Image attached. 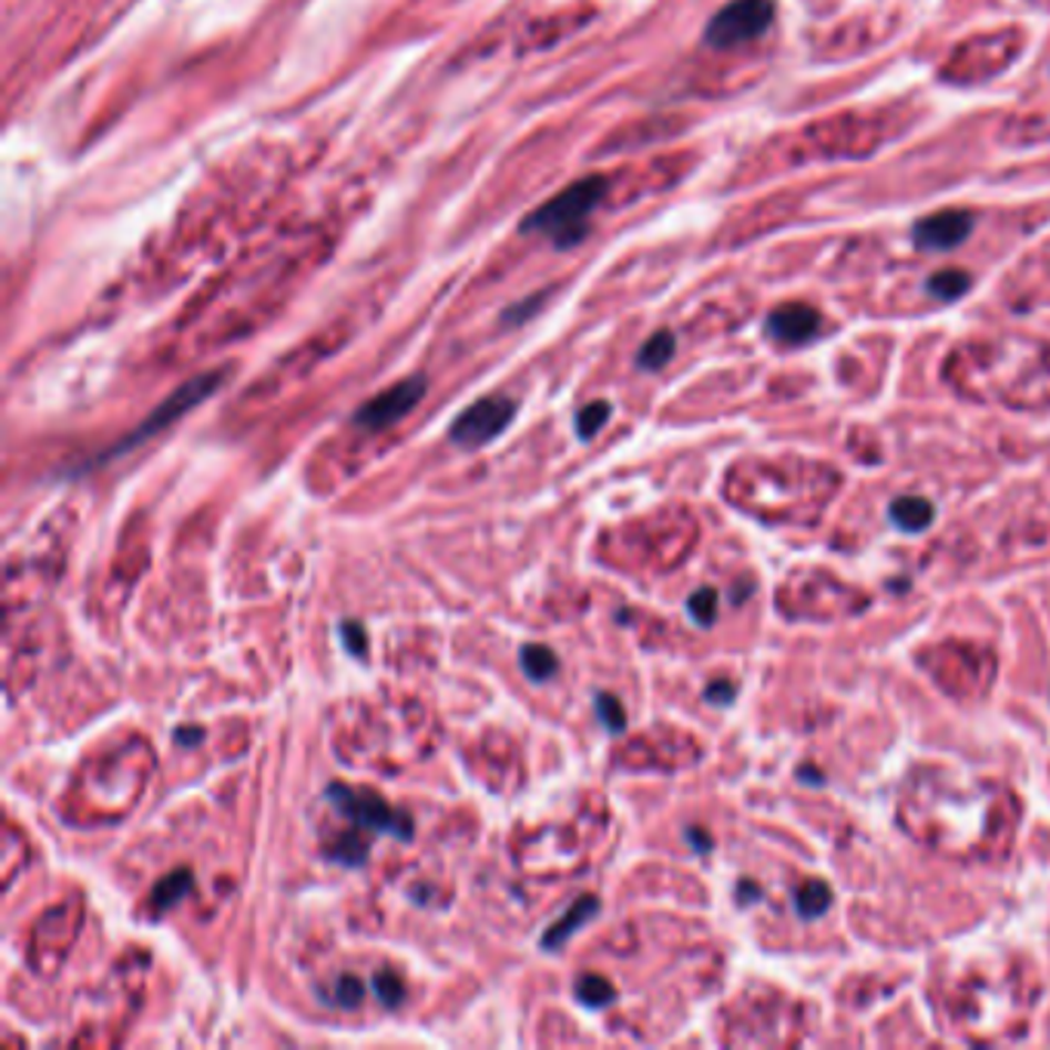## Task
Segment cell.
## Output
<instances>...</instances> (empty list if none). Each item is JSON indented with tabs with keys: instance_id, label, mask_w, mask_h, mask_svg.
<instances>
[{
	"instance_id": "6da1fadb",
	"label": "cell",
	"mask_w": 1050,
	"mask_h": 1050,
	"mask_svg": "<svg viewBox=\"0 0 1050 1050\" xmlns=\"http://www.w3.org/2000/svg\"><path fill=\"white\" fill-rule=\"evenodd\" d=\"M608 194V180L604 176H585L567 185L564 192H558L552 201H546L537 207L524 222L521 232L524 235H539L552 241L558 249H570L589 235V220L601 207Z\"/></svg>"
},
{
	"instance_id": "7a4b0ae2",
	"label": "cell",
	"mask_w": 1050,
	"mask_h": 1050,
	"mask_svg": "<svg viewBox=\"0 0 1050 1050\" xmlns=\"http://www.w3.org/2000/svg\"><path fill=\"white\" fill-rule=\"evenodd\" d=\"M225 376H228V370H210V374H201V376H194V379H188L185 386H180L173 395H170V398H164V401L157 404L152 414H149V419H142V422H139L136 429L130 431L126 438H121V441L114 444L111 450H105L96 462H109V459L121 457V453H126V450H133V447H139V444H145L149 438H154L157 431H164V429H170L173 422H180L182 416L188 414V410H194L197 404L207 401L210 395H213V391L225 383Z\"/></svg>"
},
{
	"instance_id": "3957f363",
	"label": "cell",
	"mask_w": 1050,
	"mask_h": 1050,
	"mask_svg": "<svg viewBox=\"0 0 1050 1050\" xmlns=\"http://www.w3.org/2000/svg\"><path fill=\"white\" fill-rule=\"evenodd\" d=\"M776 16L774 0H731L705 26V43L712 50H733L758 41Z\"/></svg>"
},
{
	"instance_id": "277c9868",
	"label": "cell",
	"mask_w": 1050,
	"mask_h": 1050,
	"mask_svg": "<svg viewBox=\"0 0 1050 1050\" xmlns=\"http://www.w3.org/2000/svg\"><path fill=\"white\" fill-rule=\"evenodd\" d=\"M514 401L512 398H506V395H487L481 401H475L469 410H462V414L453 419V426H450V441L457 444V447H466V450H475V447H485L490 444L497 435L512 426L514 419Z\"/></svg>"
},
{
	"instance_id": "5b68a950",
	"label": "cell",
	"mask_w": 1050,
	"mask_h": 1050,
	"mask_svg": "<svg viewBox=\"0 0 1050 1050\" xmlns=\"http://www.w3.org/2000/svg\"><path fill=\"white\" fill-rule=\"evenodd\" d=\"M327 795H330V802L336 804V811H343L360 829L388 832V835H398L404 842L414 838L410 816L391 811L374 792H351V788L346 786H330L327 788Z\"/></svg>"
},
{
	"instance_id": "8992f818",
	"label": "cell",
	"mask_w": 1050,
	"mask_h": 1050,
	"mask_svg": "<svg viewBox=\"0 0 1050 1050\" xmlns=\"http://www.w3.org/2000/svg\"><path fill=\"white\" fill-rule=\"evenodd\" d=\"M422 395H426V376H407V379L395 383V386L386 388V391H379L374 401L360 404L358 414H355V422H358L360 429L370 431L388 429V426L401 422L404 416L422 401Z\"/></svg>"
},
{
	"instance_id": "52a82bcc",
	"label": "cell",
	"mask_w": 1050,
	"mask_h": 1050,
	"mask_svg": "<svg viewBox=\"0 0 1050 1050\" xmlns=\"http://www.w3.org/2000/svg\"><path fill=\"white\" fill-rule=\"evenodd\" d=\"M970 232H973V216L970 213H965V210H942V213H934V216H925L918 222L913 228V237L921 249L942 253V249H955L958 244H965Z\"/></svg>"
},
{
	"instance_id": "ba28073f",
	"label": "cell",
	"mask_w": 1050,
	"mask_h": 1050,
	"mask_svg": "<svg viewBox=\"0 0 1050 1050\" xmlns=\"http://www.w3.org/2000/svg\"><path fill=\"white\" fill-rule=\"evenodd\" d=\"M767 336H774L776 343H783V346H802V343H811L819 327H823V318H819V312H816L814 305H804V303H786V305H776L774 312L767 315Z\"/></svg>"
},
{
	"instance_id": "9c48e42d",
	"label": "cell",
	"mask_w": 1050,
	"mask_h": 1050,
	"mask_svg": "<svg viewBox=\"0 0 1050 1050\" xmlns=\"http://www.w3.org/2000/svg\"><path fill=\"white\" fill-rule=\"evenodd\" d=\"M594 913H598V897L585 894V897L577 899V903H573V906H570V909H567V913L561 915L552 927H549V930H546V937H542V949H546V952H558V949H561V946H564V942L570 940V937H573V934H577V930H580V927L585 925Z\"/></svg>"
},
{
	"instance_id": "30bf717a",
	"label": "cell",
	"mask_w": 1050,
	"mask_h": 1050,
	"mask_svg": "<svg viewBox=\"0 0 1050 1050\" xmlns=\"http://www.w3.org/2000/svg\"><path fill=\"white\" fill-rule=\"evenodd\" d=\"M194 887V878L188 869L170 871L166 878H161L152 890V913H166L170 906H176L182 897H188Z\"/></svg>"
},
{
	"instance_id": "8fae6325",
	"label": "cell",
	"mask_w": 1050,
	"mask_h": 1050,
	"mask_svg": "<svg viewBox=\"0 0 1050 1050\" xmlns=\"http://www.w3.org/2000/svg\"><path fill=\"white\" fill-rule=\"evenodd\" d=\"M890 518H894V524L915 533V530H925L934 521V506L921 497H903L890 506Z\"/></svg>"
},
{
	"instance_id": "7c38bea8",
	"label": "cell",
	"mask_w": 1050,
	"mask_h": 1050,
	"mask_svg": "<svg viewBox=\"0 0 1050 1050\" xmlns=\"http://www.w3.org/2000/svg\"><path fill=\"white\" fill-rule=\"evenodd\" d=\"M675 355V336L669 330H660L650 336L648 343L638 351V367L641 370H660Z\"/></svg>"
},
{
	"instance_id": "4fadbf2b",
	"label": "cell",
	"mask_w": 1050,
	"mask_h": 1050,
	"mask_svg": "<svg viewBox=\"0 0 1050 1050\" xmlns=\"http://www.w3.org/2000/svg\"><path fill=\"white\" fill-rule=\"evenodd\" d=\"M970 275L968 272H961V268H946V272H937V275L927 281V290L930 296H937L942 303H952V299H961L965 293L970 290Z\"/></svg>"
},
{
	"instance_id": "5bb4252c",
	"label": "cell",
	"mask_w": 1050,
	"mask_h": 1050,
	"mask_svg": "<svg viewBox=\"0 0 1050 1050\" xmlns=\"http://www.w3.org/2000/svg\"><path fill=\"white\" fill-rule=\"evenodd\" d=\"M521 669L530 681H549L558 675V656L542 644H527L521 650Z\"/></svg>"
},
{
	"instance_id": "9a60e30c",
	"label": "cell",
	"mask_w": 1050,
	"mask_h": 1050,
	"mask_svg": "<svg viewBox=\"0 0 1050 1050\" xmlns=\"http://www.w3.org/2000/svg\"><path fill=\"white\" fill-rule=\"evenodd\" d=\"M613 996H616V989L604 977H598V973H582L577 980V998L585 1008H608Z\"/></svg>"
},
{
	"instance_id": "2e32d148",
	"label": "cell",
	"mask_w": 1050,
	"mask_h": 1050,
	"mask_svg": "<svg viewBox=\"0 0 1050 1050\" xmlns=\"http://www.w3.org/2000/svg\"><path fill=\"white\" fill-rule=\"evenodd\" d=\"M829 887L819 885V881H807L795 890V903H798V913L804 918H816V915H823L829 909Z\"/></svg>"
},
{
	"instance_id": "e0dca14e",
	"label": "cell",
	"mask_w": 1050,
	"mask_h": 1050,
	"mask_svg": "<svg viewBox=\"0 0 1050 1050\" xmlns=\"http://www.w3.org/2000/svg\"><path fill=\"white\" fill-rule=\"evenodd\" d=\"M608 419H610L608 401L589 404V407H582L580 414H577V435H580L582 441H592L594 435L608 426Z\"/></svg>"
},
{
	"instance_id": "ac0fdd59",
	"label": "cell",
	"mask_w": 1050,
	"mask_h": 1050,
	"mask_svg": "<svg viewBox=\"0 0 1050 1050\" xmlns=\"http://www.w3.org/2000/svg\"><path fill=\"white\" fill-rule=\"evenodd\" d=\"M327 857L343 863V866H360V863L367 859V844L360 842L358 835H346V838H339V842L333 844L330 850H327Z\"/></svg>"
},
{
	"instance_id": "d6986e66",
	"label": "cell",
	"mask_w": 1050,
	"mask_h": 1050,
	"mask_svg": "<svg viewBox=\"0 0 1050 1050\" xmlns=\"http://www.w3.org/2000/svg\"><path fill=\"white\" fill-rule=\"evenodd\" d=\"M687 610H691V616L700 625H712L715 616H718V594H715V589H700L687 601Z\"/></svg>"
},
{
	"instance_id": "ffe728a7",
	"label": "cell",
	"mask_w": 1050,
	"mask_h": 1050,
	"mask_svg": "<svg viewBox=\"0 0 1050 1050\" xmlns=\"http://www.w3.org/2000/svg\"><path fill=\"white\" fill-rule=\"evenodd\" d=\"M594 703H598V718L608 724V731H613V733L625 731V712H622V705L616 696H610V693H598V696H594Z\"/></svg>"
},
{
	"instance_id": "44dd1931",
	"label": "cell",
	"mask_w": 1050,
	"mask_h": 1050,
	"mask_svg": "<svg viewBox=\"0 0 1050 1050\" xmlns=\"http://www.w3.org/2000/svg\"><path fill=\"white\" fill-rule=\"evenodd\" d=\"M374 989H376V996H379V1001L388 1005V1008H395V1005H401L404 1001L401 977H395V973H388V970H383V973L376 977Z\"/></svg>"
},
{
	"instance_id": "7402d4cb",
	"label": "cell",
	"mask_w": 1050,
	"mask_h": 1050,
	"mask_svg": "<svg viewBox=\"0 0 1050 1050\" xmlns=\"http://www.w3.org/2000/svg\"><path fill=\"white\" fill-rule=\"evenodd\" d=\"M333 1001H336L339 1008H358L360 1001H364V982H360L358 977H348V973L346 977H339Z\"/></svg>"
},
{
	"instance_id": "603a6c76",
	"label": "cell",
	"mask_w": 1050,
	"mask_h": 1050,
	"mask_svg": "<svg viewBox=\"0 0 1050 1050\" xmlns=\"http://www.w3.org/2000/svg\"><path fill=\"white\" fill-rule=\"evenodd\" d=\"M343 641H346V648L355 653V656H364V650H367V635H364V625L358 620H348L343 622Z\"/></svg>"
},
{
	"instance_id": "cb8c5ba5",
	"label": "cell",
	"mask_w": 1050,
	"mask_h": 1050,
	"mask_svg": "<svg viewBox=\"0 0 1050 1050\" xmlns=\"http://www.w3.org/2000/svg\"><path fill=\"white\" fill-rule=\"evenodd\" d=\"M539 303H542V296L537 293V296H530L527 303H518V305H512V308H506V312H502V324H521V320L530 318V315L537 312Z\"/></svg>"
},
{
	"instance_id": "d4e9b609",
	"label": "cell",
	"mask_w": 1050,
	"mask_h": 1050,
	"mask_svg": "<svg viewBox=\"0 0 1050 1050\" xmlns=\"http://www.w3.org/2000/svg\"><path fill=\"white\" fill-rule=\"evenodd\" d=\"M733 684H712L709 691H705V700H712V703H731L733 700Z\"/></svg>"
},
{
	"instance_id": "484cf974",
	"label": "cell",
	"mask_w": 1050,
	"mask_h": 1050,
	"mask_svg": "<svg viewBox=\"0 0 1050 1050\" xmlns=\"http://www.w3.org/2000/svg\"><path fill=\"white\" fill-rule=\"evenodd\" d=\"M201 740H204V731H201V727H180V731H176V743H180V746H197Z\"/></svg>"
}]
</instances>
